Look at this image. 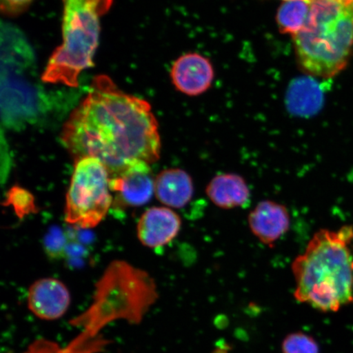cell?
<instances>
[{
  "mask_svg": "<svg viewBox=\"0 0 353 353\" xmlns=\"http://www.w3.org/2000/svg\"><path fill=\"white\" fill-rule=\"evenodd\" d=\"M10 203L15 207L19 214H28L34 209L33 198L21 188H12L10 192Z\"/></svg>",
  "mask_w": 353,
  "mask_h": 353,
  "instance_id": "obj_18",
  "label": "cell"
},
{
  "mask_svg": "<svg viewBox=\"0 0 353 353\" xmlns=\"http://www.w3.org/2000/svg\"><path fill=\"white\" fill-rule=\"evenodd\" d=\"M109 179L110 191L116 193V201L123 206L147 204L154 193L156 179L150 164L143 161H130Z\"/></svg>",
  "mask_w": 353,
  "mask_h": 353,
  "instance_id": "obj_7",
  "label": "cell"
},
{
  "mask_svg": "<svg viewBox=\"0 0 353 353\" xmlns=\"http://www.w3.org/2000/svg\"><path fill=\"white\" fill-rule=\"evenodd\" d=\"M319 85L310 79L295 81L290 86L287 98L291 112L302 116L314 114L321 108L323 99Z\"/></svg>",
  "mask_w": 353,
  "mask_h": 353,
  "instance_id": "obj_14",
  "label": "cell"
},
{
  "mask_svg": "<svg viewBox=\"0 0 353 353\" xmlns=\"http://www.w3.org/2000/svg\"><path fill=\"white\" fill-rule=\"evenodd\" d=\"M181 226L182 221L176 212L166 207H152L139 221L138 237L148 248H159L173 241Z\"/></svg>",
  "mask_w": 353,
  "mask_h": 353,
  "instance_id": "obj_9",
  "label": "cell"
},
{
  "mask_svg": "<svg viewBox=\"0 0 353 353\" xmlns=\"http://www.w3.org/2000/svg\"><path fill=\"white\" fill-rule=\"evenodd\" d=\"M311 0H288L278 10L276 22L281 33L294 35L303 28L310 11Z\"/></svg>",
  "mask_w": 353,
  "mask_h": 353,
  "instance_id": "obj_15",
  "label": "cell"
},
{
  "mask_svg": "<svg viewBox=\"0 0 353 353\" xmlns=\"http://www.w3.org/2000/svg\"><path fill=\"white\" fill-rule=\"evenodd\" d=\"M302 68L312 76L330 78L345 68L353 46V3L311 0L305 24L294 35Z\"/></svg>",
  "mask_w": 353,
  "mask_h": 353,
  "instance_id": "obj_4",
  "label": "cell"
},
{
  "mask_svg": "<svg viewBox=\"0 0 353 353\" xmlns=\"http://www.w3.org/2000/svg\"><path fill=\"white\" fill-rule=\"evenodd\" d=\"M28 307L34 316L43 321H55L68 312L70 294L68 287L54 278H43L30 285Z\"/></svg>",
  "mask_w": 353,
  "mask_h": 353,
  "instance_id": "obj_8",
  "label": "cell"
},
{
  "mask_svg": "<svg viewBox=\"0 0 353 353\" xmlns=\"http://www.w3.org/2000/svg\"><path fill=\"white\" fill-rule=\"evenodd\" d=\"M107 168L98 159L86 157L74 163L66 194L65 222L81 228L99 225L112 206Z\"/></svg>",
  "mask_w": 353,
  "mask_h": 353,
  "instance_id": "obj_6",
  "label": "cell"
},
{
  "mask_svg": "<svg viewBox=\"0 0 353 353\" xmlns=\"http://www.w3.org/2000/svg\"><path fill=\"white\" fill-rule=\"evenodd\" d=\"M32 0H1V10L8 15H15L24 11Z\"/></svg>",
  "mask_w": 353,
  "mask_h": 353,
  "instance_id": "obj_20",
  "label": "cell"
},
{
  "mask_svg": "<svg viewBox=\"0 0 353 353\" xmlns=\"http://www.w3.org/2000/svg\"><path fill=\"white\" fill-rule=\"evenodd\" d=\"M214 69L210 61L198 54L180 57L171 69V78L180 92L190 96L203 94L214 79Z\"/></svg>",
  "mask_w": 353,
  "mask_h": 353,
  "instance_id": "obj_10",
  "label": "cell"
},
{
  "mask_svg": "<svg viewBox=\"0 0 353 353\" xmlns=\"http://www.w3.org/2000/svg\"><path fill=\"white\" fill-rule=\"evenodd\" d=\"M154 193L163 204L171 208H183L193 197V181L186 171L165 170L156 178Z\"/></svg>",
  "mask_w": 353,
  "mask_h": 353,
  "instance_id": "obj_12",
  "label": "cell"
},
{
  "mask_svg": "<svg viewBox=\"0 0 353 353\" xmlns=\"http://www.w3.org/2000/svg\"><path fill=\"white\" fill-rule=\"evenodd\" d=\"M63 236L60 232H52L51 235L47 237L46 250L52 257H61L64 252Z\"/></svg>",
  "mask_w": 353,
  "mask_h": 353,
  "instance_id": "obj_19",
  "label": "cell"
},
{
  "mask_svg": "<svg viewBox=\"0 0 353 353\" xmlns=\"http://www.w3.org/2000/svg\"><path fill=\"white\" fill-rule=\"evenodd\" d=\"M285 1H288V0H285Z\"/></svg>",
  "mask_w": 353,
  "mask_h": 353,
  "instance_id": "obj_22",
  "label": "cell"
},
{
  "mask_svg": "<svg viewBox=\"0 0 353 353\" xmlns=\"http://www.w3.org/2000/svg\"><path fill=\"white\" fill-rule=\"evenodd\" d=\"M113 0H63V42L52 52L42 81L68 87L79 85L83 70L92 66L99 46L101 17Z\"/></svg>",
  "mask_w": 353,
  "mask_h": 353,
  "instance_id": "obj_5",
  "label": "cell"
},
{
  "mask_svg": "<svg viewBox=\"0 0 353 353\" xmlns=\"http://www.w3.org/2000/svg\"><path fill=\"white\" fill-rule=\"evenodd\" d=\"M158 298L157 285L143 270L125 261H114L97 283L94 303L72 324L83 329L74 339L85 344L114 321L139 324Z\"/></svg>",
  "mask_w": 353,
  "mask_h": 353,
  "instance_id": "obj_3",
  "label": "cell"
},
{
  "mask_svg": "<svg viewBox=\"0 0 353 353\" xmlns=\"http://www.w3.org/2000/svg\"><path fill=\"white\" fill-rule=\"evenodd\" d=\"M290 217L283 205L272 201L259 202L249 214L251 232L264 245L272 246L288 232Z\"/></svg>",
  "mask_w": 353,
  "mask_h": 353,
  "instance_id": "obj_11",
  "label": "cell"
},
{
  "mask_svg": "<svg viewBox=\"0 0 353 353\" xmlns=\"http://www.w3.org/2000/svg\"><path fill=\"white\" fill-rule=\"evenodd\" d=\"M339 1L344 2V3H353V0H339Z\"/></svg>",
  "mask_w": 353,
  "mask_h": 353,
  "instance_id": "obj_21",
  "label": "cell"
},
{
  "mask_svg": "<svg viewBox=\"0 0 353 353\" xmlns=\"http://www.w3.org/2000/svg\"><path fill=\"white\" fill-rule=\"evenodd\" d=\"M61 140L74 161L98 159L109 175L131 161L152 164L161 157V138L151 105L125 94L103 74L94 78L85 98L70 114Z\"/></svg>",
  "mask_w": 353,
  "mask_h": 353,
  "instance_id": "obj_1",
  "label": "cell"
},
{
  "mask_svg": "<svg viewBox=\"0 0 353 353\" xmlns=\"http://www.w3.org/2000/svg\"><path fill=\"white\" fill-rule=\"evenodd\" d=\"M24 353H92V348L68 346L65 350H61L57 343L41 339L34 342Z\"/></svg>",
  "mask_w": 353,
  "mask_h": 353,
  "instance_id": "obj_17",
  "label": "cell"
},
{
  "mask_svg": "<svg viewBox=\"0 0 353 353\" xmlns=\"http://www.w3.org/2000/svg\"><path fill=\"white\" fill-rule=\"evenodd\" d=\"M283 353H319V344L302 332L287 335L282 343Z\"/></svg>",
  "mask_w": 353,
  "mask_h": 353,
  "instance_id": "obj_16",
  "label": "cell"
},
{
  "mask_svg": "<svg viewBox=\"0 0 353 353\" xmlns=\"http://www.w3.org/2000/svg\"><path fill=\"white\" fill-rule=\"evenodd\" d=\"M207 196L220 209L232 210L250 201V190L241 176L223 174L214 176L206 188Z\"/></svg>",
  "mask_w": 353,
  "mask_h": 353,
  "instance_id": "obj_13",
  "label": "cell"
},
{
  "mask_svg": "<svg viewBox=\"0 0 353 353\" xmlns=\"http://www.w3.org/2000/svg\"><path fill=\"white\" fill-rule=\"evenodd\" d=\"M352 227L321 230L292 263L294 298L322 312H336L353 299Z\"/></svg>",
  "mask_w": 353,
  "mask_h": 353,
  "instance_id": "obj_2",
  "label": "cell"
}]
</instances>
